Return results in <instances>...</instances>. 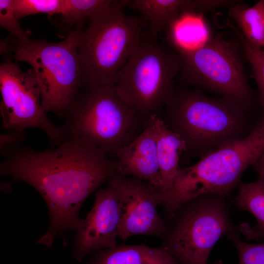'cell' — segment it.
<instances>
[{
	"mask_svg": "<svg viewBox=\"0 0 264 264\" xmlns=\"http://www.w3.org/2000/svg\"><path fill=\"white\" fill-rule=\"evenodd\" d=\"M0 173L27 183L44 198L49 225L37 243L49 248L57 237L82 226L79 212L86 199L120 175L116 160L89 141L72 136L44 151L18 148L0 164Z\"/></svg>",
	"mask_w": 264,
	"mask_h": 264,
	"instance_id": "6da1fadb",
	"label": "cell"
},
{
	"mask_svg": "<svg viewBox=\"0 0 264 264\" xmlns=\"http://www.w3.org/2000/svg\"><path fill=\"white\" fill-rule=\"evenodd\" d=\"M247 110L224 98L210 97L198 88H175L159 115L186 145L185 159L248 135Z\"/></svg>",
	"mask_w": 264,
	"mask_h": 264,
	"instance_id": "7a4b0ae2",
	"label": "cell"
},
{
	"mask_svg": "<svg viewBox=\"0 0 264 264\" xmlns=\"http://www.w3.org/2000/svg\"><path fill=\"white\" fill-rule=\"evenodd\" d=\"M264 153V118H262L245 137L204 154L190 166L179 168L171 188L158 191L159 204L172 215L184 204L198 198H222Z\"/></svg>",
	"mask_w": 264,
	"mask_h": 264,
	"instance_id": "3957f363",
	"label": "cell"
},
{
	"mask_svg": "<svg viewBox=\"0 0 264 264\" xmlns=\"http://www.w3.org/2000/svg\"><path fill=\"white\" fill-rule=\"evenodd\" d=\"M128 0L110 2L88 18L78 57L88 87L114 85L117 75L144 32L146 21L124 12Z\"/></svg>",
	"mask_w": 264,
	"mask_h": 264,
	"instance_id": "277c9868",
	"label": "cell"
},
{
	"mask_svg": "<svg viewBox=\"0 0 264 264\" xmlns=\"http://www.w3.org/2000/svg\"><path fill=\"white\" fill-rule=\"evenodd\" d=\"M88 88L65 115L67 137L85 138L116 160L119 151L140 134L148 120L121 97L114 85Z\"/></svg>",
	"mask_w": 264,
	"mask_h": 264,
	"instance_id": "5b68a950",
	"label": "cell"
},
{
	"mask_svg": "<svg viewBox=\"0 0 264 264\" xmlns=\"http://www.w3.org/2000/svg\"><path fill=\"white\" fill-rule=\"evenodd\" d=\"M180 56L170 44L153 40L145 31L119 72L115 89L146 119L159 116L173 94Z\"/></svg>",
	"mask_w": 264,
	"mask_h": 264,
	"instance_id": "8992f818",
	"label": "cell"
},
{
	"mask_svg": "<svg viewBox=\"0 0 264 264\" xmlns=\"http://www.w3.org/2000/svg\"><path fill=\"white\" fill-rule=\"evenodd\" d=\"M82 30L80 22L76 29L59 42L39 40L16 42L14 57L31 66L46 112L65 116L79 95L84 84L78 57Z\"/></svg>",
	"mask_w": 264,
	"mask_h": 264,
	"instance_id": "52a82bcc",
	"label": "cell"
},
{
	"mask_svg": "<svg viewBox=\"0 0 264 264\" xmlns=\"http://www.w3.org/2000/svg\"><path fill=\"white\" fill-rule=\"evenodd\" d=\"M177 51L180 56L177 77L183 84L218 93L247 110L252 94L240 40L237 42L219 33L200 48Z\"/></svg>",
	"mask_w": 264,
	"mask_h": 264,
	"instance_id": "ba28073f",
	"label": "cell"
},
{
	"mask_svg": "<svg viewBox=\"0 0 264 264\" xmlns=\"http://www.w3.org/2000/svg\"><path fill=\"white\" fill-rule=\"evenodd\" d=\"M0 112L3 128L18 132L38 128L54 146L67 137L64 126H56L47 117L32 68L24 71L16 63L3 61L0 65Z\"/></svg>",
	"mask_w": 264,
	"mask_h": 264,
	"instance_id": "9c48e42d",
	"label": "cell"
},
{
	"mask_svg": "<svg viewBox=\"0 0 264 264\" xmlns=\"http://www.w3.org/2000/svg\"><path fill=\"white\" fill-rule=\"evenodd\" d=\"M219 199L214 197L197 203L175 226L166 249L182 264H207L215 244L233 230Z\"/></svg>",
	"mask_w": 264,
	"mask_h": 264,
	"instance_id": "30bf717a",
	"label": "cell"
},
{
	"mask_svg": "<svg viewBox=\"0 0 264 264\" xmlns=\"http://www.w3.org/2000/svg\"><path fill=\"white\" fill-rule=\"evenodd\" d=\"M120 176L98 190L93 207L75 232L72 255L79 262L93 250L117 245L120 220Z\"/></svg>",
	"mask_w": 264,
	"mask_h": 264,
	"instance_id": "8fae6325",
	"label": "cell"
},
{
	"mask_svg": "<svg viewBox=\"0 0 264 264\" xmlns=\"http://www.w3.org/2000/svg\"><path fill=\"white\" fill-rule=\"evenodd\" d=\"M120 220L118 237L136 235L160 236L166 230L158 215L157 189L140 178L120 176Z\"/></svg>",
	"mask_w": 264,
	"mask_h": 264,
	"instance_id": "7c38bea8",
	"label": "cell"
},
{
	"mask_svg": "<svg viewBox=\"0 0 264 264\" xmlns=\"http://www.w3.org/2000/svg\"><path fill=\"white\" fill-rule=\"evenodd\" d=\"M116 160L121 176L137 177L160 190L156 135L152 117L140 134L119 151Z\"/></svg>",
	"mask_w": 264,
	"mask_h": 264,
	"instance_id": "4fadbf2b",
	"label": "cell"
},
{
	"mask_svg": "<svg viewBox=\"0 0 264 264\" xmlns=\"http://www.w3.org/2000/svg\"><path fill=\"white\" fill-rule=\"evenodd\" d=\"M126 7L141 15L154 40L182 13L196 10L194 0H128Z\"/></svg>",
	"mask_w": 264,
	"mask_h": 264,
	"instance_id": "5bb4252c",
	"label": "cell"
},
{
	"mask_svg": "<svg viewBox=\"0 0 264 264\" xmlns=\"http://www.w3.org/2000/svg\"><path fill=\"white\" fill-rule=\"evenodd\" d=\"M153 118L156 135V149L160 170L161 192L166 191L172 185L179 169L180 156L186 151L184 140L171 130L158 115Z\"/></svg>",
	"mask_w": 264,
	"mask_h": 264,
	"instance_id": "9a60e30c",
	"label": "cell"
},
{
	"mask_svg": "<svg viewBox=\"0 0 264 264\" xmlns=\"http://www.w3.org/2000/svg\"><path fill=\"white\" fill-rule=\"evenodd\" d=\"M168 29L171 44L178 51L197 50L212 37L203 13L197 10L182 13Z\"/></svg>",
	"mask_w": 264,
	"mask_h": 264,
	"instance_id": "2e32d148",
	"label": "cell"
},
{
	"mask_svg": "<svg viewBox=\"0 0 264 264\" xmlns=\"http://www.w3.org/2000/svg\"><path fill=\"white\" fill-rule=\"evenodd\" d=\"M177 262L166 249L139 245L101 251L90 264H176Z\"/></svg>",
	"mask_w": 264,
	"mask_h": 264,
	"instance_id": "e0dca14e",
	"label": "cell"
},
{
	"mask_svg": "<svg viewBox=\"0 0 264 264\" xmlns=\"http://www.w3.org/2000/svg\"><path fill=\"white\" fill-rule=\"evenodd\" d=\"M235 203L250 212L257 220L253 228L242 225L241 230L244 235L250 239L264 237V176H259L254 182L241 183Z\"/></svg>",
	"mask_w": 264,
	"mask_h": 264,
	"instance_id": "ac0fdd59",
	"label": "cell"
},
{
	"mask_svg": "<svg viewBox=\"0 0 264 264\" xmlns=\"http://www.w3.org/2000/svg\"><path fill=\"white\" fill-rule=\"evenodd\" d=\"M228 14L242 30L244 39L252 45L264 48V0L251 7L235 4L230 6Z\"/></svg>",
	"mask_w": 264,
	"mask_h": 264,
	"instance_id": "d6986e66",
	"label": "cell"
},
{
	"mask_svg": "<svg viewBox=\"0 0 264 264\" xmlns=\"http://www.w3.org/2000/svg\"><path fill=\"white\" fill-rule=\"evenodd\" d=\"M111 0H62L58 14L68 26L89 18L108 4Z\"/></svg>",
	"mask_w": 264,
	"mask_h": 264,
	"instance_id": "ffe728a7",
	"label": "cell"
},
{
	"mask_svg": "<svg viewBox=\"0 0 264 264\" xmlns=\"http://www.w3.org/2000/svg\"><path fill=\"white\" fill-rule=\"evenodd\" d=\"M235 30L242 45L245 58L250 65L257 84L263 111L262 118H264V49L252 45L244 39L239 31Z\"/></svg>",
	"mask_w": 264,
	"mask_h": 264,
	"instance_id": "44dd1931",
	"label": "cell"
},
{
	"mask_svg": "<svg viewBox=\"0 0 264 264\" xmlns=\"http://www.w3.org/2000/svg\"><path fill=\"white\" fill-rule=\"evenodd\" d=\"M62 0H13V7L18 20L37 14H58Z\"/></svg>",
	"mask_w": 264,
	"mask_h": 264,
	"instance_id": "7402d4cb",
	"label": "cell"
},
{
	"mask_svg": "<svg viewBox=\"0 0 264 264\" xmlns=\"http://www.w3.org/2000/svg\"><path fill=\"white\" fill-rule=\"evenodd\" d=\"M13 7V0H0V26L7 30L17 41L30 40V33L24 31L19 22Z\"/></svg>",
	"mask_w": 264,
	"mask_h": 264,
	"instance_id": "603a6c76",
	"label": "cell"
},
{
	"mask_svg": "<svg viewBox=\"0 0 264 264\" xmlns=\"http://www.w3.org/2000/svg\"><path fill=\"white\" fill-rule=\"evenodd\" d=\"M238 252L239 264H264V243L250 244L242 241L232 230L228 234Z\"/></svg>",
	"mask_w": 264,
	"mask_h": 264,
	"instance_id": "cb8c5ba5",
	"label": "cell"
},
{
	"mask_svg": "<svg viewBox=\"0 0 264 264\" xmlns=\"http://www.w3.org/2000/svg\"><path fill=\"white\" fill-rule=\"evenodd\" d=\"M24 132L10 131L0 135V151L1 154L7 156L12 152L20 147L19 144L25 139Z\"/></svg>",
	"mask_w": 264,
	"mask_h": 264,
	"instance_id": "d4e9b609",
	"label": "cell"
},
{
	"mask_svg": "<svg viewBox=\"0 0 264 264\" xmlns=\"http://www.w3.org/2000/svg\"><path fill=\"white\" fill-rule=\"evenodd\" d=\"M196 10L202 13V11H207L215 9L216 8L225 6H232L234 4L232 0H194Z\"/></svg>",
	"mask_w": 264,
	"mask_h": 264,
	"instance_id": "484cf974",
	"label": "cell"
},
{
	"mask_svg": "<svg viewBox=\"0 0 264 264\" xmlns=\"http://www.w3.org/2000/svg\"><path fill=\"white\" fill-rule=\"evenodd\" d=\"M253 166L259 176H264V153Z\"/></svg>",
	"mask_w": 264,
	"mask_h": 264,
	"instance_id": "4316f807",
	"label": "cell"
},
{
	"mask_svg": "<svg viewBox=\"0 0 264 264\" xmlns=\"http://www.w3.org/2000/svg\"><path fill=\"white\" fill-rule=\"evenodd\" d=\"M215 264H223L221 260H219L218 261L216 262Z\"/></svg>",
	"mask_w": 264,
	"mask_h": 264,
	"instance_id": "83f0119b",
	"label": "cell"
}]
</instances>
